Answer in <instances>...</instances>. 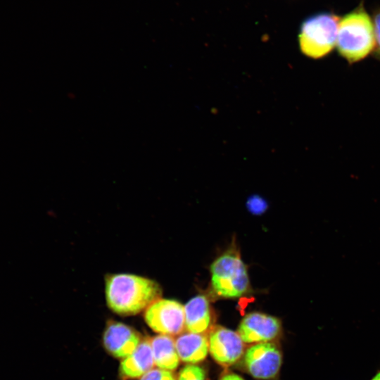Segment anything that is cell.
I'll return each instance as SVG.
<instances>
[{
	"label": "cell",
	"mask_w": 380,
	"mask_h": 380,
	"mask_svg": "<svg viewBox=\"0 0 380 380\" xmlns=\"http://www.w3.org/2000/svg\"><path fill=\"white\" fill-rule=\"evenodd\" d=\"M161 294L160 284L143 276L120 273L106 277L107 305L120 315H134L145 310Z\"/></svg>",
	"instance_id": "obj_1"
},
{
	"label": "cell",
	"mask_w": 380,
	"mask_h": 380,
	"mask_svg": "<svg viewBox=\"0 0 380 380\" xmlns=\"http://www.w3.org/2000/svg\"><path fill=\"white\" fill-rule=\"evenodd\" d=\"M184 308L185 329L188 332L203 334L210 329L212 312L205 296L193 297L184 305Z\"/></svg>",
	"instance_id": "obj_11"
},
{
	"label": "cell",
	"mask_w": 380,
	"mask_h": 380,
	"mask_svg": "<svg viewBox=\"0 0 380 380\" xmlns=\"http://www.w3.org/2000/svg\"><path fill=\"white\" fill-rule=\"evenodd\" d=\"M103 345L113 357L125 358L130 355L141 343L137 331L118 322H110L103 334Z\"/></svg>",
	"instance_id": "obj_9"
},
{
	"label": "cell",
	"mask_w": 380,
	"mask_h": 380,
	"mask_svg": "<svg viewBox=\"0 0 380 380\" xmlns=\"http://www.w3.org/2000/svg\"><path fill=\"white\" fill-rule=\"evenodd\" d=\"M139 380H176L174 374L166 369L160 368H153L148 372L144 376H142Z\"/></svg>",
	"instance_id": "obj_15"
},
{
	"label": "cell",
	"mask_w": 380,
	"mask_h": 380,
	"mask_svg": "<svg viewBox=\"0 0 380 380\" xmlns=\"http://www.w3.org/2000/svg\"><path fill=\"white\" fill-rule=\"evenodd\" d=\"M177 380H206V374L201 367L188 365L181 369Z\"/></svg>",
	"instance_id": "obj_14"
},
{
	"label": "cell",
	"mask_w": 380,
	"mask_h": 380,
	"mask_svg": "<svg viewBox=\"0 0 380 380\" xmlns=\"http://www.w3.org/2000/svg\"><path fill=\"white\" fill-rule=\"evenodd\" d=\"M249 210L255 213H261L266 208L265 202L258 196H253L248 202Z\"/></svg>",
	"instance_id": "obj_16"
},
{
	"label": "cell",
	"mask_w": 380,
	"mask_h": 380,
	"mask_svg": "<svg viewBox=\"0 0 380 380\" xmlns=\"http://www.w3.org/2000/svg\"><path fill=\"white\" fill-rule=\"evenodd\" d=\"M175 345L179 360L186 363L202 362L209 351L208 338L203 334H182L175 340Z\"/></svg>",
	"instance_id": "obj_12"
},
{
	"label": "cell",
	"mask_w": 380,
	"mask_h": 380,
	"mask_svg": "<svg viewBox=\"0 0 380 380\" xmlns=\"http://www.w3.org/2000/svg\"><path fill=\"white\" fill-rule=\"evenodd\" d=\"M281 331L280 320L259 312L246 315L241 319L238 334L246 343L269 342L277 338Z\"/></svg>",
	"instance_id": "obj_8"
},
{
	"label": "cell",
	"mask_w": 380,
	"mask_h": 380,
	"mask_svg": "<svg viewBox=\"0 0 380 380\" xmlns=\"http://www.w3.org/2000/svg\"><path fill=\"white\" fill-rule=\"evenodd\" d=\"M370 380H380V369L375 373Z\"/></svg>",
	"instance_id": "obj_19"
},
{
	"label": "cell",
	"mask_w": 380,
	"mask_h": 380,
	"mask_svg": "<svg viewBox=\"0 0 380 380\" xmlns=\"http://www.w3.org/2000/svg\"><path fill=\"white\" fill-rule=\"evenodd\" d=\"M155 365L160 369L174 370L179 364L175 340L169 335L159 334L150 338Z\"/></svg>",
	"instance_id": "obj_13"
},
{
	"label": "cell",
	"mask_w": 380,
	"mask_h": 380,
	"mask_svg": "<svg viewBox=\"0 0 380 380\" xmlns=\"http://www.w3.org/2000/svg\"><path fill=\"white\" fill-rule=\"evenodd\" d=\"M376 42L374 23L363 8L356 9L339 20L336 45L348 62L365 58Z\"/></svg>",
	"instance_id": "obj_2"
},
{
	"label": "cell",
	"mask_w": 380,
	"mask_h": 380,
	"mask_svg": "<svg viewBox=\"0 0 380 380\" xmlns=\"http://www.w3.org/2000/svg\"><path fill=\"white\" fill-rule=\"evenodd\" d=\"M338 22V18L329 13L315 14L303 20L298 37L302 53L317 59L330 53L336 44Z\"/></svg>",
	"instance_id": "obj_4"
},
{
	"label": "cell",
	"mask_w": 380,
	"mask_h": 380,
	"mask_svg": "<svg viewBox=\"0 0 380 380\" xmlns=\"http://www.w3.org/2000/svg\"><path fill=\"white\" fill-rule=\"evenodd\" d=\"M154 365L150 338H146L141 341L130 355L122 360L120 374L125 380L141 378Z\"/></svg>",
	"instance_id": "obj_10"
},
{
	"label": "cell",
	"mask_w": 380,
	"mask_h": 380,
	"mask_svg": "<svg viewBox=\"0 0 380 380\" xmlns=\"http://www.w3.org/2000/svg\"><path fill=\"white\" fill-rule=\"evenodd\" d=\"M144 320L155 332L177 335L185 328L184 308L175 300L160 298L144 310Z\"/></svg>",
	"instance_id": "obj_5"
},
{
	"label": "cell",
	"mask_w": 380,
	"mask_h": 380,
	"mask_svg": "<svg viewBox=\"0 0 380 380\" xmlns=\"http://www.w3.org/2000/svg\"><path fill=\"white\" fill-rule=\"evenodd\" d=\"M210 275L212 289L221 298H239L250 289L247 267L234 249L227 250L213 262Z\"/></svg>",
	"instance_id": "obj_3"
},
{
	"label": "cell",
	"mask_w": 380,
	"mask_h": 380,
	"mask_svg": "<svg viewBox=\"0 0 380 380\" xmlns=\"http://www.w3.org/2000/svg\"><path fill=\"white\" fill-rule=\"evenodd\" d=\"M376 41L380 48V12L376 13L374 20Z\"/></svg>",
	"instance_id": "obj_17"
},
{
	"label": "cell",
	"mask_w": 380,
	"mask_h": 380,
	"mask_svg": "<svg viewBox=\"0 0 380 380\" xmlns=\"http://www.w3.org/2000/svg\"><path fill=\"white\" fill-rule=\"evenodd\" d=\"M220 380H244L240 376L234 373H227L222 376Z\"/></svg>",
	"instance_id": "obj_18"
},
{
	"label": "cell",
	"mask_w": 380,
	"mask_h": 380,
	"mask_svg": "<svg viewBox=\"0 0 380 380\" xmlns=\"http://www.w3.org/2000/svg\"><path fill=\"white\" fill-rule=\"evenodd\" d=\"M209 352L218 364L228 367L243 355V341L238 332L217 326L212 329L208 338Z\"/></svg>",
	"instance_id": "obj_7"
},
{
	"label": "cell",
	"mask_w": 380,
	"mask_h": 380,
	"mask_svg": "<svg viewBox=\"0 0 380 380\" xmlns=\"http://www.w3.org/2000/svg\"><path fill=\"white\" fill-rule=\"evenodd\" d=\"M243 363L246 371L255 379H273L279 372L282 355L274 343H259L246 350Z\"/></svg>",
	"instance_id": "obj_6"
}]
</instances>
